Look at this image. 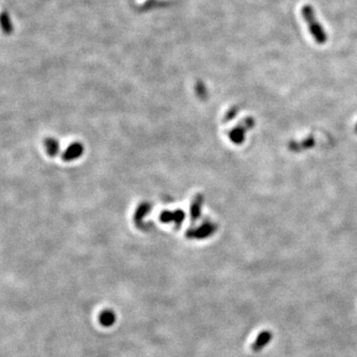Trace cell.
Here are the masks:
<instances>
[{"mask_svg":"<svg viewBox=\"0 0 357 357\" xmlns=\"http://www.w3.org/2000/svg\"><path fill=\"white\" fill-rule=\"evenodd\" d=\"M316 141L315 138L310 136L308 138H306L305 140L301 141V142H291L289 144V148L290 150H292L293 152H300V151H304L307 149H311L315 146Z\"/></svg>","mask_w":357,"mask_h":357,"instance_id":"obj_4","label":"cell"},{"mask_svg":"<svg viewBox=\"0 0 357 357\" xmlns=\"http://www.w3.org/2000/svg\"><path fill=\"white\" fill-rule=\"evenodd\" d=\"M272 338H273V332L271 330H268V329L262 330L261 332H259L257 337L252 342V344L250 346L251 351L260 352L271 342Z\"/></svg>","mask_w":357,"mask_h":357,"instance_id":"obj_3","label":"cell"},{"mask_svg":"<svg viewBox=\"0 0 357 357\" xmlns=\"http://www.w3.org/2000/svg\"><path fill=\"white\" fill-rule=\"evenodd\" d=\"M255 125V120L252 117L244 118L237 126L229 134L230 139L232 142L237 145H241L245 140V133L252 129Z\"/></svg>","mask_w":357,"mask_h":357,"instance_id":"obj_2","label":"cell"},{"mask_svg":"<svg viewBox=\"0 0 357 357\" xmlns=\"http://www.w3.org/2000/svg\"><path fill=\"white\" fill-rule=\"evenodd\" d=\"M355 132L357 133V124L355 125Z\"/></svg>","mask_w":357,"mask_h":357,"instance_id":"obj_6","label":"cell"},{"mask_svg":"<svg viewBox=\"0 0 357 357\" xmlns=\"http://www.w3.org/2000/svg\"><path fill=\"white\" fill-rule=\"evenodd\" d=\"M302 15L308 25L311 35L313 36L316 43H318L320 45L325 44L327 41V35H326L324 29L322 28L321 23L317 19V16H316L313 6L310 4L304 5L302 8Z\"/></svg>","mask_w":357,"mask_h":357,"instance_id":"obj_1","label":"cell"},{"mask_svg":"<svg viewBox=\"0 0 357 357\" xmlns=\"http://www.w3.org/2000/svg\"><path fill=\"white\" fill-rule=\"evenodd\" d=\"M100 321L104 326H110L115 321V315L111 311H105L100 316Z\"/></svg>","mask_w":357,"mask_h":357,"instance_id":"obj_5","label":"cell"}]
</instances>
